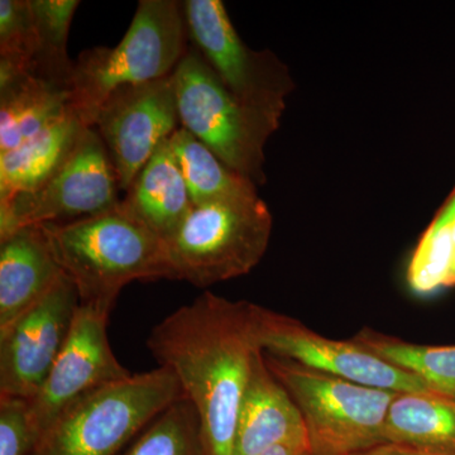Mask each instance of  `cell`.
Wrapping results in <instances>:
<instances>
[{"label": "cell", "instance_id": "9c48e42d", "mask_svg": "<svg viewBox=\"0 0 455 455\" xmlns=\"http://www.w3.org/2000/svg\"><path fill=\"white\" fill-rule=\"evenodd\" d=\"M188 40L223 85L245 108L280 127L292 89L286 66L269 51L251 50L239 37L220 0L182 2Z\"/></svg>", "mask_w": 455, "mask_h": 455}, {"label": "cell", "instance_id": "e0dca14e", "mask_svg": "<svg viewBox=\"0 0 455 455\" xmlns=\"http://www.w3.org/2000/svg\"><path fill=\"white\" fill-rule=\"evenodd\" d=\"M70 89L12 66H0V154L11 151L73 112Z\"/></svg>", "mask_w": 455, "mask_h": 455}, {"label": "cell", "instance_id": "5bb4252c", "mask_svg": "<svg viewBox=\"0 0 455 455\" xmlns=\"http://www.w3.org/2000/svg\"><path fill=\"white\" fill-rule=\"evenodd\" d=\"M301 440L309 442L300 410L259 352L239 409L235 455H259L283 443Z\"/></svg>", "mask_w": 455, "mask_h": 455}, {"label": "cell", "instance_id": "f1b7e54d", "mask_svg": "<svg viewBox=\"0 0 455 455\" xmlns=\"http://www.w3.org/2000/svg\"><path fill=\"white\" fill-rule=\"evenodd\" d=\"M444 205L447 206L449 212H451V239L455 247V188L451 191V196L445 200Z\"/></svg>", "mask_w": 455, "mask_h": 455}, {"label": "cell", "instance_id": "9a60e30c", "mask_svg": "<svg viewBox=\"0 0 455 455\" xmlns=\"http://www.w3.org/2000/svg\"><path fill=\"white\" fill-rule=\"evenodd\" d=\"M62 274L41 226L0 239V331L37 304Z\"/></svg>", "mask_w": 455, "mask_h": 455}, {"label": "cell", "instance_id": "7a4b0ae2", "mask_svg": "<svg viewBox=\"0 0 455 455\" xmlns=\"http://www.w3.org/2000/svg\"><path fill=\"white\" fill-rule=\"evenodd\" d=\"M41 227L82 305L112 311L127 284L170 280L164 242L128 214L121 203L82 220Z\"/></svg>", "mask_w": 455, "mask_h": 455}, {"label": "cell", "instance_id": "ac0fdd59", "mask_svg": "<svg viewBox=\"0 0 455 455\" xmlns=\"http://www.w3.org/2000/svg\"><path fill=\"white\" fill-rule=\"evenodd\" d=\"M385 444L455 455V400L433 392H403L392 401Z\"/></svg>", "mask_w": 455, "mask_h": 455}, {"label": "cell", "instance_id": "7402d4cb", "mask_svg": "<svg viewBox=\"0 0 455 455\" xmlns=\"http://www.w3.org/2000/svg\"><path fill=\"white\" fill-rule=\"evenodd\" d=\"M79 4V0H29L38 36L31 74L70 92L74 61L68 55V38Z\"/></svg>", "mask_w": 455, "mask_h": 455}, {"label": "cell", "instance_id": "52a82bcc", "mask_svg": "<svg viewBox=\"0 0 455 455\" xmlns=\"http://www.w3.org/2000/svg\"><path fill=\"white\" fill-rule=\"evenodd\" d=\"M180 125L253 184L266 181V142L277 130L223 85L194 47H188L173 71Z\"/></svg>", "mask_w": 455, "mask_h": 455}, {"label": "cell", "instance_id": "603a6c76", "mask_svg": "<svg viewBox=\"0 0 455 455\" xmlns=\"http://www.w3.org/2000/svg\"><path fill=\"white\" fill-rule=\"evenodd\" d=\"M123 455H208L196 407L185 397L175 401Z\"/></svg>", "mask_w": 455, "mask_h": 455}, {"label": "cell", "instance_id": "d4e9b609", "mask_svg": "<svg viewBox=\"0 0 455 455\" xmlns=\"http://www.w3.org/2000/svg\"><path fill=\"white\" fill-rule=\"evenodd\" d=\"M38 36L29 0L0 2V57L25 66L31 73Z\"/></svg>", "mask_w": 455, "mask_h": 455}, {"label": "cell", "instance_id": "4316f807", "mask_svg": "<svg viewBox=\"0 0 455 455\" xmlns=\"http://www.w3.org/2000/svg\"><path fill=\"white\" fill-rule=\"evenodd\" d=\"M259 455H313V451H311L310 443L307 440H301V442L283 443L269 448Z\"/></svg>", "mask_w": 455, "mask_h": 455}, {"label": "cell", "instance_id": "44dd1931", "mask_svg": "<svg viewBox=\"0 0 455 455\" xmlns=\"http://www.w3.org/2000/svg\"><path fill=\"white\" fill-rule=\"evenodd\" d=\"M355 339L385 361L414 373L434 394L455 400V346H421L366 329Z\"/></svg>", "mask_w": 455, "mask_h": 455}, {"label": "cell", "instance_id": "8fae6325", "mask_svg": "<svg viewBox=\"0 0 455 455\" xmlns=\"http://www.w3.org/2000/svg\"><path fill=\"white\" fill-rule=\"evenodd\" d=\"M180 127L173 73L110 94L99 109L94 128L107 147L121 190L130 188L161 143Z\"/></svg>", "mask_w": 455, "mask_h": 455}, {"label": "cell", "instance_id": "ba28073f", "mask_svg": "<svg viewBox=\"0 0 455 455\" xmlns=\"http://www.w3.org/2000/svg\"><path fill=\"white\" fill-rule=\"evenodd\" d=\"M118 176L94 127L84 128L41 187L0 203V239L23 227L65 223L116 208Z\"/></svg>", "mask_w": 455, "mask_h": 455}, {"label": "cell", "instance_id": "83f0119b", "mask_svg": "<svg viewBox=\"0 0 455 455\" xmlns=\"http://www.w3.org/2000/svg\"><path fill=\"white\" fill-rule=\"evenodd\" d=\"M355 455H448L433 453V451H419V449L403 447L396 444H383Z\"/></svg>", "mask_w": 455, "mask_h": 455}, {"label": "cell", "instance_id": "ffe728a7", "mask_svg": "<svg viewBox=\"0 0 455 455\" xmlns=\"http://www.w3.org/2000/svg\"><path fill=\"white\" fill-rule=\"evenodd\" d=\"M169 140L194 206L259 196L256 184L228 167L190 132L180 127Z\"/></svg>", "mask_w": 455, "mask_h": 455}, {"label": "cell", "instance_id": "2e32d148", "mask_svg": "<svg viewBox=\"0 0 455 455\" xmlns=\"http://www.w3.org/2000/svg\"><path fill=\"white\" fill-rule=\"evenodd\" d=\"M121 206L164 242L178 232L194 205L169 140L140 171Z\"/></svg>", "mask_w": 455, "mask_h": 455}, {"label": "cell", "instance_id": "7c38bea8", "mask_svg": "<svg viewBox=\"0 0 455 455\" xmlns=\"http://www.w3.org/2000/svg\"><path fill=\"white\" fill-rule=\"evenodd\" d=\"M109 314V310L80 304L64 348L40 391L28 400L29 423L37 440L80 398L133 374L122 366L110 347Z\"/></svg>", "mask_w": 455, "mask_h": 455}, {"label": "cell", "instance_id": "cb8c5ba5", "mask_svg": "<svg viewBox=\"0 0 455 455\" xmlns=\"http://www.w3.org/2000/svg\"><path fill=\"white\" fill-rule=\"evenodd\" d=\"M454 256L451 212L443 204L410 259L407 268L410 289L420 296L434 295L448 289Z\"/></svg>", "mask_w": 455, "mask_h": 455}, {"label": "cell", "instance_id": "3957f363", "mask_svg": "<svg viewBox=\"0 0 455 455\" xmlns=\"http://www.w3.org/2000/svg\"><path fill=\"white\" fill-rule=\"evenodd\" d=\"M182 2L140 0L130 28L116 47L85 50L74 62L70 108L86 128L122 86L169 76L188 51Z\"/></svg>", "mask_w": 455, "mask_h": 455}, {"label": "cell", "instance_id": "8992f818", "mask_svg": "<svg viewBox=\"0 0 455 455\" xmlns=\"http://www.w3.org/2000/svg\"><path fill=\"white\" fill-rule=\"evenodd\" d=\"M266 362L300 410L313 455H355L385 444L383 427L398 392L357 385L274 355Z\"/></svg>", "mask_w": 455, "mask_h": 455}, {"label": "cell", "instance_id": "6da1fadb", "mask_svg": "<svg viewBox=\"0 0 455 455\" xmlns=\"http://www.w3.org/2000/svg\"><path fill=\"white\" fill-rule=\"evenodd\" d=\"M256 304L211 291L164 317L147 347L196 407L208 455H235L236 423L259 352Z\"/></svg>", "mask_w": 455, "mask_h": 455}, {"label": "cell", "instance_id": "4fadbf2b", "mask_svg": "<svg viewBox=\"0 0 455 455\" xmlns=\"http://www.w3.org/2000/svg\"><path fill=\"white\" fill-rule=\"evenodd\" d=\"M80 307L65 274L44 298L0 331V397L31 400L64 348Z\"/></svg>", "mask_w": 455, "mask_h": 455}, {"label": "cell", "instance_id": "30bf717a", "mask_svg": "<svg viewBox=\"0 0 455 455\" xmlns=\"http://www.w3.org/2000/svg\"><path fill=\"white\" fill-rule=\"evenodd\" d=\"M256 331L263 352L346 381L403 392H431L414 373L374 355L355 339L335 340L299 320L256 305ZM434 394V392H433Z\"/></svg>", "mask_w": 455, "mask_h": 455}, {"label": "cell", "instance_id": "5b68a950", "mask_svg": "<svg viewBox=\"0 0 455 455\" xmlns=\"http://www.w3.org/2000/svg\"><path fill=\"white\" fill-rule=\"evenodd\" d=\"M271 232V212L259 196L193 206L164 241L170 280L205 289L244 276L265 256Z\"/></svg>", "mask_w": 455, "mask_h": 455}, {"label": "cell", "instance_id": "d6986e66", "mask_svg": "<svg viewBox=\"0 0 455 455\" xmlns=\"http://www.w3.org/2000/svg\"><path fill=\"white\" fill-rule=\"evenodd\" d=\"M84 128L70 112L22 145L0 154V203L41 187L65 160Z\"/></svg>", "mask_w": 455, "mask_h": 455}, {"label": "cell", "instance_id": "484cf974", "mask_svg": "<svg viewBox=\"0 0 455 455\" xmlns=\"http://www.w3.org/2000/svg\"><path fill=\"white\" fill-rule=\"evenodd\" d=\"M37 438L28 416V400L0 397V455H29Z\"/></svg>", "mask_w": 455, "mask_h": 455}, {"label": "cell", "instance_id": "f546056e", "mask_svg": "<svg viewBox=\"0 0 455 455\" xmlns=\"http://www.w3.org/2000/svg\"><path fill=\"white\" fill-rule=\"evenodd\" d=\"M455 286V256L453 260V266H451V277H449L448 287Z\"/></svg>", "mask_w": 455, "mask_h": 455}, {"label": "cell", "instance_id": "277c9868", "mask_svg": "<svg viewBox=\"0 0 455 455\" xmlns=\"http://www.w3.org/2000/svg\"><path fill=\"white\" fill-rule=\"evenodd\" d=\"M184 397L167 368L132 374L66 409L29 455H116L175 401Z\"/></svg>", "mask_w": 455, "mask_h": 455}]
</instances>
